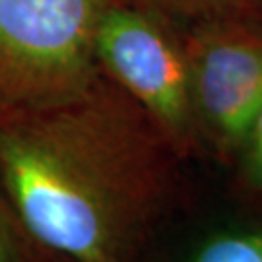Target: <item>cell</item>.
<instances>
[{"label": "cell", "mask_w": 262, "mask_h": 262, "mask_svg": "<svg viewBox=\"0 0 262 262\" xmlns=\"http://www.w3.org/2000/svg\"><path fill=\"white\" fill-rule=\"evenodd\" d=\"M181 31L204 150L235 163L262 109V24L227 19Z\"/></svg>", "instance_id": "4"}, {"label": "cell", "mask_w": 262, "mask_h": 262, "mask_svg": "<svg viewBox=\"0 0 262 262\" xmlns=\"http://www.w3.org/2000/svg\"><path fill=\"white\" fill-rule=\"evenodd\" d=\"M237 163L241 167V181L245 188L254 196L262 198V109L247 134Z\"/></svg>", "instance_id": "8"}, {"label": "cell", "mask_w": 262, "mask_h": 262, "mask_svg": "<svg viewBox=\"0 0 262 262\" xmlns=\"http://www.w3.org/2000/svg\"><path fill=\"white\" fill-rule=\"evenodd\" d=\"M190 262H262V225L233 227L208 237Z\"/></svg>", "instance_id": "7"}, {"label": "cell", "mask_w": 262, "mask_h": 262, "mask_svg": "<svg viewBox=\"0 0 262 262\" xmlns=\"http://www.w3.org/2000/svg\"><path fill=\"white\" fill-rule=\"evenodd\" d=\"M185 29L208 21L262 24V0H132Z\"/></svg>", "instance_id": "5"}, {"label": "cell", "mask_w": 262, "mask_h": 262, "mask_svg": "<svg viewBox=\"0 0 262 262\" xmlns=\"http://www.w3.org/2000/svg\"><path fill=\"white\" fill-rule=\"evenodd\" d=\"M183 158L101 70L78 95L0 115V183L60 262H148L187 200Z\"/></svg>", "instance_id": "1"}, {"label": "cell", "mask_w": 262, "mask_h": 262, "mask_svg": "<svg viewBox=\"0 0 262 262\" xmlns=\"http://www.w3.org/2000/svg\"><path fill=\"white\" fill-rule=\"evenodd\" d=\"M107 2L0 0V115L64 101L94 82Z\"/></svg>", "instance_id": "2"}, {"label": "cell", "mask_w": 262, "mask_h": 262, "mask_svg": "<svg viewBox=\"0 0 262 262\" xmlns=\"http://www.w3.org/2000/svg\"><path fill=\"white\" fill-rule=\"evenodd\" d=\"M0 262H60L31 233L0 183Z\"/></svg>", "instance_id": "6"}, {"label": "cell", "mask_w": 262, "mask_h": 262, "mask_svg": "<svg viewBox=\"0 0 262 262\" xmlns=\"http://www.w3.org/2000/svg\"><path fill=\"white\" fill-rule=\"evenodd\" d=\"M95 56L107 76L150 113L183 158L204 156L183 31L132 0H109Z\"/></svg>", "instance_id": "3"}]
</instances>
